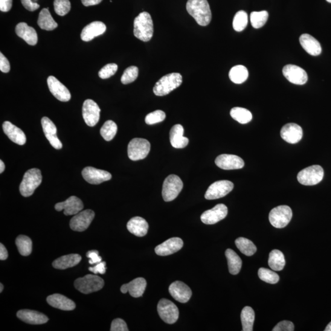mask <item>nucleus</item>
<instances>
[{
    "mask_svg": "<svg viewBox=\"0 0 331 331\" xmlns=\"http://www.w3.org/2000/svg\"><path fill=\"white\" fill-rule=\"evenodd\" d=\"M186 8L197 24L204 27L210 24L212 13L208 0H188Z\"/></svg>",
    "mask_w": 331,
    "mask_h": 331,
    "instance_id": "obj_1",
    "label": "nucleus"
},
{
    "mask_svg": "<svg viewBox=\"0 0 331 331\" xmlns=\"http://www.w3.org/2000/svg\"><path fill=\"white\" fill-rule=\"evenodd\" d=\"M153 34V24L150 14L142 12L136 17L134 21V35L144 42L152 39Z\"/></svg>",
    "mask_w": 331,
    "mask_h": 331,
    "instance_id": "obj_2",
    "label": "nucleus"
},
{
    "mask_svg": "<svg viewBox=\"0 0 331 331\" xmlns=\"http://www.w3.org/2000/svg\"><path fill=\"white\" fill-rule=\"evenodd\" d=\"M182 83V75L178 72H173L164 75L155 84L153 88V93L158 97L167 95L174 90L178 88Z\"/></svg>",
    "mask_w": 331,
    "mask_h": 331,
    "instance_id": "obj_3",
    "label": "nucleus"
},
{
    "mask_svg": "<svg viewBox=\"0 0 331 331\" xmlns=\"http://www.w3.org/2000/svg\"><path fill=\"white\" fill-rule=\"evenodd\" d=\"M43 177L40 171L36 168L29 170L24 174L19 190L22 195L29 197L32 195L34 191L42 184Z\"/></svg>",
    "mask_w": 331,
    "mask_h": 331,
    "instance_id": "obj_4",
    "label": "nucleus"
},
{
    "mask_svg": "<svg viewBox=\"0 0 331 331\" xmlns=\"http://www.w3.org/2000/svg\"><path fill=\"white\" fill-rule=\"evenodd\" d=\"M104 285L103 278L97 275H86L85 277L77 278L74 282L75 288L86 295L100 291Z\"/></svg>",
    "mask_w": 331,
    "mask_h": 331,
    "instance_id": "obj_5",
    "label": "nucleus"
},
{
    "mask_svg": "<svg viewBox=\"0 0 331 331\" xmlns=\"http://www.w3.org/2000/svg\"><path fill=\"white\" fill-rule=\"evenodd\" d=\"M184 184L178 176L170 175L164 180L162 185V195L165 201H172L181 192Z\"/></svg>",
    "mask_w": 331,
    "mask_h": 331,
    "instance_id": "obj_6",
    "label": "nucleus"
},
{
    "mask_svg": "<svg viewBox=\"0 0 331 331\" xmlns=\"http://www.w3.org/2000/svg\"><path fill=\"white\" fill-rule=\"evenodd\" d=\"M324 177V170L320 166L313 165L300 171L298 181L301 184L312 186L319 184Z\"/></svg>",
    "mask_w": 331,
    "mask_h": 331,
    "instance_id": "obj_7",
    "label": "nucleus"
},
{
    "mask_svg": "<svg viewBox=\"0 0 331 331\" xmlns=\"http://www.w3.org/2000/svg\"><path fill=\"white\" fill-rule=\"evenodd\" d=\"M150 150V143L147 139L135 138L128 146V155L132 161H138L147 157Z\"/></svg>",
    "mask_w": 331,
    "mask_h": 331,
    "instance_id": "obj_8",
    "label": "nucleus"
},
{
    "mask_svg": "<svg viewBox=\"0 0 331 331\" xmlns=\"http://www.w3.org/2000/svg\"><path fill=\"white\" fill-rule=\"evenodd\" d=\"M292 217V210L289 206L280 205L272 209L269 213V219L274 227L283 228L289 224Z\"/></svg>",
    "mask_w": 331,
    "mask_h": 331,
    "instance_id": "obj_9",
    "label": "nucleus"
},
{
    "mask_svg": "<svg viewBox=\"0 0 331 331\" xmlns=\"http://www.w3.org/2000/svg\"><path fill=\"white\" fill-rule=\"evenodd\" d=\"M157 310L159 316L165 323H175L179 318V311L178 307L173 302L162 299L159 301Z\"/></svg>",
    "mask_w": 331,
    "mask_h": 331,
    "instance_id": "obj_10",
    "label": "nucleus"
},
{
    "mask_svg": "<svg viewBox=\"0 0 331 331\" xmlns=\"http://www.w3.org/2000/svg\"><path fill=\"white\" fill-rule=\"evenodd\" d=\"M233 188V183L231 181H219L214 182L206 191L205 198L208 200L221 198L230 193Z\"/></svg>",
    "mask_w": 331,
    "mask_h": 331,
    "instance_id": "obj_11",
    "label": "nucleus"
},
{
    "mask_svg": "<svg viewBox=\"0 0 331 331\" xmlns=\"http://www.w3.org/2000/svg\"><path fill=\"white\" fill-rule=\"evenodd\" d=\"M95 216L94 212L90 209L80 211L72 218L69 224L71 229L78 232L86 231L91 225Z\"/></svg>",
    "mask_w": 331,
    "mask_h": 331,
    "instance_id": "obj_12",
    "label": "nucleus"
},
{
    "mask_svg": "<svg viewBox=\"0 0 331 331\" xmlns=\"http://www.w3.org/2000/svg\"><path fill=\"white\" fill-rule=\"evenodd\" d=\"M101 109L97 103L92 100L84 101L82 106V115L87 126L94 127L100 120Z\"/></svg>",
    "mask_w": 331,
    "mask_h": 331,
    "instance_id": "obj_13",
    "label": "nucleus"
},
{
    "mask_svg": "<svg viewBox=\"0 0 331 331\" xmlns=\"http://www.w3.org/2000/svg\"><path fill=\"white\" fill-rule=\"evenodd\" d=\"M283 74L289 82L296 85H304L307 82V72L300 66L293 65H286L283 68Z\"/></svg>",
    "mask_w": 331,
    "mask_h": 331,
    "instance_id": "obj_14",
    "label": "nucleus"
},
{
    "mask_svg": "<svg viewBox=\"0 0 331 331\" xmlns=\"http://www.w3.org/2000/svg\"><path fill=\"white\" fill-rule=\"evenodd\" d=\"M82 176L89 184L98 185L111 179L112 175L106 171L98 170L97 168L89 167L84 168Z\"/></svg>",
    "mask_w": 331,
    "mask_h": 331,
    "instance_id": "obj_15",
    "label": "nucleus"
},
{
    "mask_svg": "<svg viewBox=\"0 0 331 331\" xmlns=\"http://www.w3.org/2000/svg\"><path fill=\"white\" fill-rule=\"evenodd\" d=\"M228 208L225 204H219L201 215V220L206 225H214L227 216Z\"/></svg>",
    "mask_w": 331,
    "mask_h": 331,
    "instance_id": "obj_16",
    "label": "nucleus"
},
{
    "mask_svg": "<svg viewBox=\"0 0 331 331\" xmlns=\"http://www.w3.org/2000/svg\"><path fill=\"white\" fill-rule=\"evenodd\" d=\"M216 164L218 167L224 170H239L244 167V161L237 155L223 154L217 156Z\"/></svg>",
    "mask_w": 331,
    "mask_h": 331,
    "instance_id": "obj_17",
    "label": "nucleus"
},
{
    "mask_svg": "<svg viewBox=\"0 0 331 331\" xmlns=\"http://www.w3.org/2000/svg\"><path fill=\"white\" fill-rule=\"evenodd\" d=\"M48 84L49 91L57 100L63 102H67L70 100L71 95L69 90L56 77L52 75L49 76L48 79Z\"/></svg>",
    "mask_w": 331,
    "mask_h": 331,
    "instance_id": "obj_18",
    "label": "nucleus"
},
{
    "mask_svg": "<svg viewBox=\"0 0 331 331\" xmlns=\"http://www.w3.org/2000/svg\"><path fill=\"white\" fill-rule=\"evenodd\" d=\"M84 208L82 201L77 197L72 196L65 201L59 202L55 204V209L57 211H64V214L66 216H73L80 213Z\"/></svg>",
    "mask_w": 331,
    "mask_h": 331,
    "instance_id": "obj_19",
    "label": "nucleus"
},
{
    "mask_svg": "<svg viewBox=\"0 0 331 331\" xmlns=\"http://www.w3.org/2000/svg\"><path fill=\"white\" fill-rule=\"evenodd\" d=\"M170 295L177 301L181 303H187L192 295V292L187 284L182 281H174L169 288Z\"/></svg>",
    "mask_w": 331,
    "mask_h": 331,
    "instance_id": "obj_20",
    "label": "nucleus"
},
{
    "mask_svg": "<svg viewBox=\"0 0 331 331\" xmlns=\"http://www.w3.org/2000/svg\"><path fill=\"white\" fill-rule=\"evenodd\" d=\"M42 125L46 138L50 142L51 146L57 150L62 149L63 145L57 137V127L53 121L47 117H44L42 119Z\"/></svg>",
    "mask_w": 331,
    "mask_h": 331,
    "instance_id": "obj_21",
    "label": "nucleus"
},
{
    "mask_svg": "<svg viewBox=\"0 0 331 331\" xmlns=\"http://www.w3.org/2000/svg\"><path fill=\"white\" fill-rule=\"evenodd\" d=\"M184 245V242L179 237H173L158 245L155 249L159 256H168L180 251Z\"/></svg>",
    "mask_w": 331,
    "mask_h": 331,
    "instance_id": "obj_22",
    "label": "nucleus"
},
{
    "mask_svg": "<svg viewBox=\"0 0 331 331\" xmlns=\"http://www.w3.org/2000/svg\"><path fill=\"white\" fill-rule=\"evenodd\" d=\"M281 138L289 144H296L303 138V131L302 128L296 123H288L281 130Z\"/></svg>",
    "mask_w": 331,
    "mask_h": 331,
    "instance_id": "obj_23",
    "label": "nucleus"
},
{
    "mask_svg": "<svg viewBox=\"0 0 331 331\" xmlns=\"http://www.w3.org/2000/svg\"><path fill=\"white\" fill-rule=\"evenodd\" d=\"M106 31V26L103 22L95 21L84 28L80 37L84 42H91L95 37L101 35Z\"/></svg>",
    "mask_w": 331,
    "mask_h": 331,
    "instance_id": "obj_24",
    "label": "nucleus"
},
{
    "mask_svg": "<svg viewBox=\"0 0 331 331\" xmlns=\"http://www.w3.org/2000/svg\"><path fill=\"white\" fill-rule=\"evenodd\" d=\"M147 286V281L144 278H137L130 281V283L124 284L121 286V292L126 294L129 292L133 298H139L144 294Z\"/></svg>",
    "mask_w": 331,
    "mask_h": 331,
    "instance_id": "obj_25",
    "label": "nucleus"
},
{
    "mask_svg": "<svg viewBox=\"0 0 331 331\" xmlns=\"http://www.w3.org/2000/svg\"><path fill=\"white\" fill-rule=\"evenodd\" d=\"M3 129L9 139L14 143L23 146L26 143L27 138L25 133L19 128L11 123L10 121H6L3 124Z\"/></svg>",
    "mask_w": 331,
    "mask_h": 331,
    "instance_id": "obj_26",
    "label": "nucleus"
},
{
    "mask_svg": "<svg viewBox=\"0 0 331 331\" xmlns=\"http://www.w3.org/2000/svg\"><path fill=\"white\" fill-rule=\"evenodd\" d=\"M20 320L30 324H42L47 323L49 318L43 313L30 310H21L17 313Z\"/></svg>",
    "mask_w": 331,
    "mask_h": 331,
    "instance_id": "obj_27",
    "label": "nucleus"
},
{
    "mask_svg": "<svg viewBox=\"0 0 331 331\" xmlns=\"http://www.w3.org/2000/svg\"><path fill=\"white\" fill-rule=\"evenodd\" d=\"M17 35L21 37L30 46H35L37 43V34L33 27H30L25 22H20L16 28Z\"/></svg>",
    "mask_w": 331,
    "mask_h": 331,
    "instance_id": "obj_28",
    "label": "nucleus"
},
{
    "mask_svg": "<svg viewBox=\"0 0 331 331\" xmlns=\"http://www.w3.org/2000/svg\"><path fill=\"white\" fill-rule=\"evenodd\" d=\"M184 129L181 125H176L171 129L170 139L171 145L176 149H183L188 144L189 139L184 136Z\"/></svg>",
    "mask_w": 331,
    "mask_h": 331,
    "instance_id": "obj_29",
    "label": "nucleus"
},
{
    "mask_svg": "<svg viewBox=\"0 0 331 331\" xmlns=\"http://www.w3.org/2000/svg\"><path fill=\"white\" fill-rule=\"evenodd\" d=\"M47 302L52 307L66 311H71L75 308L74 302L60 294H54L48 296Z\"/></svg>",
    "mask_w": 331,
    "mask_h": 331,
    "instance_id": "obj_30",
    "label": "nucleus"
},
{
    "mask_svg": "<svg viewBox=\"0 0 331 331\" xmlns=\"http://www.w3.org/2000/svg\"><path fill=\"white\" fill-rule=\"evenodd\" d=\"M127 229L131 233L138 237L146 236L149 229L147 221L140 217L132 218L127 223Z\"/></svg>",
    "mask_w": 331,
    "mask_h": 331,
    "instance_id": "obj_31",
    "label": "nucleus"
},
{
    "mask_svg": "<svg viewBox=\"0 0 331 331\" xmlns=\"http://www.w3.org/2000/svg\"><path fill=\"white\" fill-rule=\"evenodd\" d=\"M300 42L302 47L308 54L312 56H318L321 53L320 44L314 37L309 34H303L300 37Z\"/></svg>",
    "mask_w": 331,
    "mask_h": 331,
    "instance_id": "obj_32",
    "label": "nucleus"
},
{
    "mask_svg": "<svg viewBox=\"0 0 331 331\" xmlns=\"http://www.w3.org/2000/svg\"><path fill=\"white\" fill-rule=\"evenodd\" d=\"M81 260L82 257L79 255L69 254L55 260L52 263V266L55 269L64 270L77 265Z\"/></svg>",
    "mask_w": 331,
    "mask_h": 331,
    "instance_id": "obj_33",
    "label": "nucleus"
},
{
    "mask_svg": "<svg viewBox=\"0 0 331 331\" xmlns=\"http://www.w3.org/2000/svg\"><path fill=\"white\" fill-rule=\"evenodd\" d=\"M37 24L43 30L47 31L54 30V29L58 27L57 23L55 21L53 17H52L50 12H49V8H44L40 11L38 20H37Z\"/></svg>",
    "mask_w": 331,
    "mask_h": 331,
    "instance_id": "obj_34",
    "label": "nucleus"
},
{
    "mask_svg": "<svg viewBox=\"0 0 331 331\" xmlns=\"http://www.w3.org/2000/svg\"><path fill=\"white\" fill-rule=\"evenodd\" d=\"M225 255L227 258L229 271L230 274L233 275L239 274L242 264V260L239 255L231 249L226 250Z\"/></svg>",
    "mask_w": 331,
    "mask_h": 331,
    "instance_id": "obj_35",
    "label": "nucleus"
},
{
    "mask_svg": "<svg viewBox=\"0 0 331 331\" xmlns=\"http://www.w3.org/2000/svg\"><path fill=\"white\" fill-rule=\"evenodd\" d=\"M269 266L275 271H280L285 265V260L282 252L278 250H273L269 254Z\"/></svg>",
    "mask_w": 331,
    "mask_h": 331,
    "instance_id": "obj_36",
    "label": "nucleus"
},
{
    "mask_svg": "<svg viewBox=\"0 0 331 331\" xmlns=\"http://www.w3.org/2000/svg\"><path fill=\"white\" fill-rule=\"evenodd\" d=\"M229 76L232 82L237 84H242L249 77L248 69L243 65L235 66L229 71Z\"/></svg>",
    "mask_w": 331,
    "mask_h": 331,
    "instance_id": "obj_37",
    "label": "nucleus"
},
{
    "mask_svg": "<svg viewBox=\"0 0 331 331\" xmlns=\"http://www.w3.org/2000/svg\"><path fill=\"white\" fill-rule=\"evenodd\" d=\"M241 321L243 331H252L255 321V312L252 307L246 306L241 312Z\"/></svg>",
    "mask_w": 331,
    "mask_h": 331,
    "instance_id": "obj_38",
    "label": "nucleus"
},
{
    "mask_svg": "<svg viewBox=\"0 0 331 331\" xmlns=\"http://www.w3.org/2000/svg\"><path fill=\"white\" fill-rule=\"evenodd\" d=\"M236 246L243 254L246 256L251 257L254 255L257 251L256 246L254 243L245 237L238 238L235 241Z\"/></svg>",
    "mask_w": 331,
    "mask_h": 331,
    "instance_id": "obj_39",
    "label": "nucleus"
},
{
    "mask_svg": "<svg viewBox=\"0 0 331 331\" xmlns=\"http://www.w3.org/2000/svg\"><path fill=\"white\" fill-rule=\"evenodd\" d=\"M230 115L232 118L241 124L247 123L252 119V113L242 107H234L231 110Z\"/></svg>",
    "mask_w": 331,
    "mask_h": 331,
    "instance_id": "obj_40",
    "label": "nucleus"
},
{
    "mask_svg": "<svg viewBox=\"0 0 331 331\" xmlns=\"http://www.w3.org/2000/svg\"><path fill=\"white\" fill-rule=\"evenodd\" d=\"M16 243L20 254L22 256L27 257L31 254L32 241L30 237L20 235L17 237Z\"/></svg>",
    "mask_w": 331,
    "mask_h": 331,
    "instance_id": "obj_41",
    "label": "nucleus"
},
{
    "mask_svg": "<svg viewBox=\"0 0 331 331\" xmlns=\"http://www.w3.org/2000/svg\"><path fill=\"white\" fill-rule=\"evenodd\" d=\"M117 132V125L112 120H107L100 130V134L104 140L110 141L115 137Z\"/></svg>",
    "mask_w": 331,
    "mask_h": 331,
    "instance_id": "obj_42",
    "label": "nucleus"
},
{
    "mask_svg": "<svg viewBox=\"0 0 331 331\" xmlns=\"http://www.w3.org/2000/svg\"><path fill=\"white\" fill-rule=\"evenodd\" d=\"M269 18V14L266 11H254L251 14V22L252 27L255 28H260L266 24Z\"/></svg>",
    "mask_w": 331,
    "mask_h": 331,
    "instance_id": "obj_43",
    "label": "nucleus"
},
{
    "mask_svg": "<svg viewBox=\"0 0 331 331\" xmlns=\"http://www.w3.org/2000/svg\"><path fill=\"white\" fill-rule=\"evenodd\" d=\"M248 24V15L245 11H239L234 16L233 25L234 30L240 32L244 30Z\"/></svg>",
    "mask_w": 331,
    "mask_h": 331,
    "instance_id": "obj_44",
    "label": "nucleus"
},
{
    "mask_svg": "<svg viewBox=\"0 0 331 331\" xmlns=\"http://www.w3.org/2000/svg\"><path fill=\"white\" fill-rule=\"evenodd\" d=\"M258 277L261 280L270 284H275L279 281V276L268 269L261 268L258 270Z\"/></svg>",
    "mask_w": 331,
    "mask_h": 331,
    "instance_id": "obj_45",
    "label": "nucleus"
},
{
    "mask_svg": "<svg viewBox=\"0 0 331 331\" xmlns=\"http://www.w3.org/2000/svg\"><path fill=\"white\" fill-rule=\"evenodd\" d=\"M139 73L138 67L135 66H130L125 70L121 78V82L123 84H129L134 82L137 79Z\"/></svg>",
    "mask_w": 331,
    "mask_h": 331,
    "instance_id": "obj_46",
    "label": "nucleus"
},
{
    "mask_svg": "<svg viewBox=\"0 0 331 331\" xmlns=\"http://www.w3.org/2000/svg\"><path fill=\"white\" fill-rule=\"evenodd\" d=\"M54 6L55 13L60 16H65L71 10L69 0H55Z\"/></svg>",
    "mask_w": 331,
    "mask_h": 331,
    "instance_id": "obj_47",
    "label": "nucleus"
},
{
    "mask_svg": "<svg viewBox=\"0 0 331 331\" xmlns=\"http://www.w3.org/2000/svg\"><path fill=\"white\" fill-rule=\"evenodd\" d=\"M165 118L164 112L161 110H157L148 114L145 118V121L147 125H154L161 122Z\"/></svg>",
    "mask_w": 331,
    "mask_h": 331,
    "instance_id": "obj_48",
    "label": "nucleus"
},
{
    "mask_svg": "<svg viewBox=\"0 0 331 331\" xmlns=\"http://www.w3.org/2000/svg\"><path fill=\"white\" fill-rule=\"evenodd\" d=\"M118 69V66L115 63H109L104 66L99 71V77L103 79H108V78L114 75Z\"/></svg>",
    "mask_w": 331,
    "mask_h": 331,
    "instance_id": "obj_49",
    "label": "nucleus"
},
{
    "mask_svg": "<svg viewBox=\"0 0 331 331\" xmlns=\"http://www.w3.org/2000/svg\"><path fill=\"white\" fill-rule=\"evenodd\" d=\"M110 330L128 331L129 329L128 328L126 321H123L122 319L117 318L112 321L111 327H110Z\"/></svg>",
    "mask_w": 331,
    "mask_h": 331,
    "instance_id": "obj_50",
    "label": "nucleus"
},
{
    "mask_svg": "<svg viewBox=\"0 0 331 331\" xmlns=\"http://www.w3.org/2000/svg\"><path fill=\"white\" fill-rule=\"evenodd\" d=\"M294 330V324L292 321L286 320L280 322L272 329L273 331H293Z\"/></svg>",
    "mask_w": 331,
    "mask_h": 331,
    "instance_id": "obj_51",
    "label": "nucleus"
},
{
    "mask_svg": "<svg viewBox=\"0 0 331 331\" xmlns=\"http://www.w3.org/2000/svg\"><path fill=\"white\" fill-rule=\"evenodd\" d=\"M86 255L90 259L89 263L91 264H98L102 261V258L99 256V252L97 251H89Z\"/></svg>",
    "mask_w": 331,
    "mask_h": 331,
    "instance_id": "obj_52",
    "label": "nucleus"
},
{
    "mask_svg": "<svg viewBox=\"0 0 331 331\" xmlns=\"http://www.w3.org/2000/svg\"><path fill=\"white\" fill-rule=\"evenodd\" d=\"M106 262H104V261L102 262V261H101V262L97 264V265L95 266L89 268V270L90 271L94 273L95 274H104L106 272Z\"/></svg>",
    "mask_w": 331,
    "mask_h": 331,
    "instance_id": "obj_53",
    "label": "nucleus"
},
{
    "mask_svg": "<svg viewBox=\"0 0 331 331\" xmlns=\"http://www.w3.org/2000/svg\"><path fill=\"white\" fill-rule=\"evenodd\" d=\"M10 63L8 60L2 53H0V70L5 73H8L10 71Z\"/></svg>",
    "mask_w": 331,
    "mask_h": 331,
    "instance_id": "obj_54",
    "label": "nucleus"
},
{
    "mask_svg": "<svg viewBox=\"0 0 331 331\" xmlns=\"http://www.w3.org/2000/svg\"><path fill=\"white\" fill-rule=\"evenodd\" d=\"M21 2L25 8L27 9L29 11H31V12L37 10L40 7V6L37 3L32 1V0H21Z\"/></svg>",
    "mask_w": 331,
    "mask_h": 331,
    "instance_id": "obj_55",
    "label": "nucleus"
},
{
    "mask_svg": "<svg viewBox=\"0 0 331 331\" xmlns=\"http://www.w3.org/2000/svg\"><path fill=\"white\" fill-rule=\"evenodd\" d=\"M13 0H0V10L2 12H8L12 8Z\"/></svg>",
    "mask_w": 331,
    "mask_h": 331,
    "instance_id": "obj_56",
    "label": "nucleus"
},
{
    "mask_svg": "<svg viewBox=\"0 0 331 331\" xmlns=\"http://www.w3.org/2000/svg\"><path fill=\"white\" fill-rule=\"evenodd\" d=\"M8 257V253L5 246L1 243L0 244V260H6Z\"/></svg>",
    "mask_w": 331,
    "mask_h": 331,
    "instance_id": "obj_57",
    "label": "nucleus"
},
{
    "mask_svg": "<svg viewBox=\"0 0 331 331\" xmlns=\"http://www.w3.org/2000/svg\"><path fill=\"white\" fill-rule=\"evenodd\" d=\"M81 1L85 7H91V6L100 4L103 0H81Z\"/></svg>",
    "mask_w": 331,
    "mask_h": 331,
    "instance_id": "obj_58",
    "label": "nucleus"
},
{
    "mask_svg": "<svg viewBox=\"0 0 331 331\" xmlns=\"http://www.w3.org/2000/svg\"><path fill=\"white\" fill-rule=\"evenodd\" d=\"M5 170V165L4 162L2 160H0V173H3L4 172Z\"/></svg>",
    "mask_w": 331,
    "mask_h": 331,
    "instance_id": "obj_59",
    "label": "nucleus"
},
{
    "mask_svg": "<svg viewBox=\"0 0 331 331\" xmlns=\"http://www.w3.org/2000/svg\"><path fill=\"white\" fill-rule=\"evenodd\" d=\"M324 331H331V321L329 324H327V326L326 327V329H324Z\"/></svg>",
    "mask_w": 331,
    "mask_h": 331,
    "instance_id": "obj_60",
    "label": "nucleus"
},
{
    "mask_svg": "<svg viewBox=\"0 0 331 331\" xmlns=\"http://www.w3.org/2000/svg\"><path fill=\"white\" fill-rule=\"evenodd\" d=\"M0 286H1V288H0V292L2 293L3 292V290H4V285H3L2 283L0 284Z\"/></svg>",
    "mask_w": 331,
    "mask_h": 331,
    "instance_id": "obj_61",
    "label": "nucleus"
},
{
    "mask_svg": "<svg viewBox=\"0 0 331 331\" xmlns=\"http://www.w3.org/2000/svg\"><path fill=\"white\" fill-rule=\"evenodd\" d=\"M326 1H327V2L330 3V4H331V0H326Z\"/></svg>",
    "mask_w": 331,
    "mask_h": 331,
    "instance_id": "obj_62",
    "label": "nucleus"
}]
</instances>
